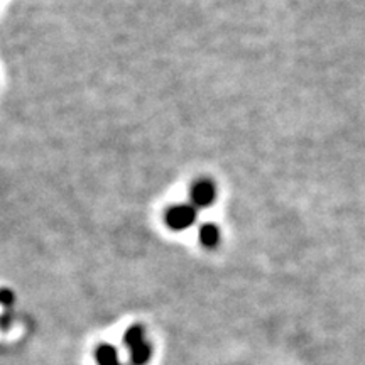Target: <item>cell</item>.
<instances>
[{"label":"cell","mask_w":365,"mask_h":365,"mask_svg":"<svg viewBox=\"0 0 365 365\" xmlns=\"http://www.w3.org/2000/svg\"><path fill=\"white\" fill-rule=\"evenodd\" d=\"M124 344L129 350V359L132 365H148L153 359V345L145 336L143 327L134 325L125 331Z\"/></svg>","instance_id":"6da1fadb"},{"label":"cell","mask_w":365,"mask_h":365,"mask_svg":"<svg viewBox=\"0 0 365 365\" xmlns=\"http://www.w3.org/2000/svg\"><path fill=\"white\" fill-rule=\"evenodd\" d=\"M196 217H198V212H196V207H193L191 203L175 205V207H171L166 212V223L173 230L181 232L193 227Z\"/></svg>","instance_id":"7a4b0ae2"},{"label":"cell","mask_w":365,"mask_h":365,"mask_svg":"<svg viewBox=\"0 0 365 365\" xmlns=\"http://www.w3.org/2000/svg\"><path fill=\"white\" fill-rule=\"evenodd\" d=\"M217 198V188L212 181L200 180L191 186V205L196 208L212 207Z\"/></svg>","instance_id":"3957f363"},{"label":"cell","mask_w":365,"mask_h":365,"mask_svg":"<svg viewBox=\"0 0 365 365\" xmlns=\"http://www.w3.org/2000/svg\"><path fill=\"white\" fill-rule=\"evenodd\" d=\"M220 228L215 223H205L198 230V240L205 247L213 249L220 244Z\"/></svg>","instance_id":"277c9868"},{"label":"cell","mask_w":365,"mask_h":365,"mask_svg":"<svg viewBox=\"0 0 365 365\" xmlns=\"http://www.w3.org/2000/svg\"><path fill=\"white\" fill-rule=\"evenodd\" d=\"M95 360L98 365H124L120 357H118V350L113 345H100L95 350Z\"/></svg>","instance_id":"5b68a950"}]
</instances>
